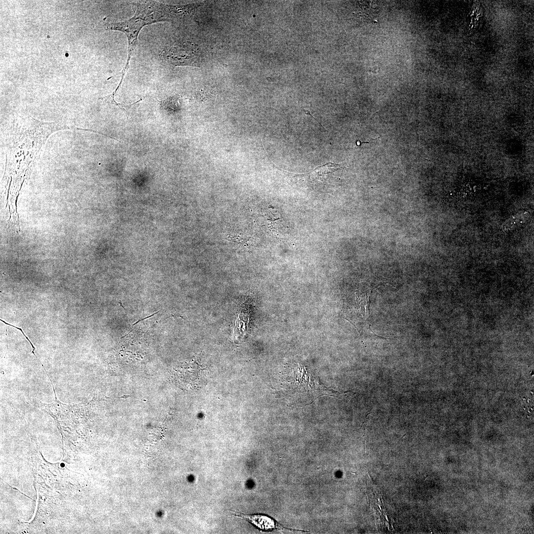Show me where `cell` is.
Segmentation results:
<instances>
[{"label": "cell", "mask_w": 534, "mask_h": 534, "mask_svg": "<svg viewBox=\"0 0 534 534\" xmlns=\"http://www.w3.org/2000/svg\"><path fill=\"white\" fill-rule=\"evenodd\" d=\"M0 321H1V322H3V323H4V324H6V325H9V326H12V327H14V328H16V329H17L19 330H20V331L21 332V333H22L23 334V335H24V336L25 337V338H26V339H27V340H28V342H29V343L30 344V345H31V347H32V352H31V353H32V354H33V355H34V356H35V357H36V358H37V359H38V360H39V362H40V363H41V361H40V359H39V358H38V357H37V356H36V354H35V347H34V345L33 344V343H32V342H31V341H30V339H29L28 338V337H27V336L26 335V334H25V333H24V332H23V330L22 329V328H19V327H17V326H14V325H12V324H9V323H8L6 322L5 321H4L3 320H2V319H0Z\"/></svg>", "instance_id": "obj_7"}, {"label": "cell", "mask_w": 534, "mask_h": 534, "mask_svg": "<svg viewBox=\"0 0 534 534\" xmlns=\"http://www.w3.org/2000/svg\"><path fill=\"white\" fill-rule=\"evenodd\" d=\"M134 15L124 21L105 24L107 30H116L124 33L128 40V58L122 72L119 83L122 85L127 72L131 57L133 56L137 44V37L141 29L145 25L162 21H168L177 16L175 6L167 5L153 1H141L133 2Z\"/></svg>", "instance_id": "obj_2"}, {"label": "cell", "mask_w": 534, "mask_h": 534, "mask_svg": "<svg viewBox=\"0 0 534 534\" xmlns=\"http://www.w3.org/2000/svg\"><path fill=\"white\" fill-rule=\"evenodd\" d=\"M529 213L526 211H521L517 213L511 218L508 219L503 224L502 229L504 231H509L516 227L524 223L528 219Z\"/></svg>", "instance_id": "obj_6"}, {"label": "cell", "mask_w": 534, "mask_h": 534, "mask_svg": "<svg viewBox=\"0 0 534 534\" xmlns=\"http://www.w3.org/2000/svg\"><path fill=\"white\" fill-rule=\"evenodd\" d=\"M164 55L172 64L194 65L197 63L198 50L189 43H177L164 50Z\"/></svg>", "instance_id": "obj_4"}, {"label": "cell", "mask_w": 534, "mask_h": 534, "mask_svg": "<svg viewBox=\"0 0 534 534\" xmlns=\"http://www.w3.org/2000/svg\"><path fill=\"white\" fill-rule=\"evenodd\" d=\"M283 385L288 403L296 406L309 404L322 395L337 397L341 394L322 384L316 372L298 363L284 372Z\"/></svg>", "instance_id": "obj_3"}, {"label": "cell", "mask_w": 534, "mask_h": 534, "mask_svg": "<svg viewBox=\"0 0 534 534\" xmlns=\"http://www.w3.org/2000/svg\"><path fill=\"white\" fill-rule=\"evenodd\" d=\"M245 518L258 529L264 531H271L278 527L281 528L277 523L270 517L262 514L245 515L240 513L236 515Z\"/></svg>", "instance_id": "obj_5"}, {"label": "cell", "mask_w": 534, "mask_h": 534, "mask_svg": "<svg viewBox=\"0 0 534 534\" xmlns=\"http://www.w3.org/2000/svg\"><path fill=\"white\" fill-rule=\"evenodd\" d=\"M64 130H83L61 122H44L32 117L10 121L4 133L5 167L4 178L17 184L28 177L39 157L42 148L53 133Z\"/></svg>", "instance_id": "obj_1"}]
</instances>
